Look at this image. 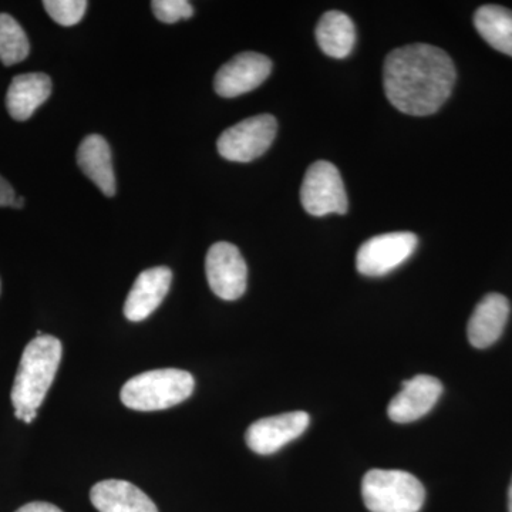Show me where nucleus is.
I'll return each mask as SVG.
<instances>
[{"mask_svg":"<svg viewBox=\"0 0 512 512\" xmlns=\"http://www.w3.org/2000/svg\"><path fill=\"white\" fill-rule=\"evenodd\" d=\"M301 201L305 211L315 217L346 214L348 195L338 168L328 161L313 163L303 180Z\"/></svg>","mask_w":512,"mask_h":512,"instance_id":"6","label":"nucleus"},{"mask_svg":"<svg viewBox=\"0 0 512 512\" xmlns=\"http://www.w3.org/2000/svg\"><path fill=\"white\" fill-rule=\"evenodd\" d=\"M173 282V272L167 266L147 269L137 276L124 303V315L131 322L147 319L163 303Z\"/></svg>","mask_w":512,"mask_h":512,"instance_id":"12","label":"nucleus"},{"mask_svg":"<svg viewBox=\"0 0 512 512\" xmlns=\"http://www.w3.org/2000/svg\"><path fill=\"white\" fill-rule=\"evenodd\" d=\"M272 62L255 52H245L229 60L215 74L214 89L221 97L242 96L252 92L268 79Z\"/></svg>","mask_w":512,"mask_h":512,"instance_id":"10","label":"nucleus"},{"mask_svg":"<svg viewBox=\"0 0 512 512\" xmlns=\"http://www.w3.org/2000/svg\"><path fill=\"white\" fill-rule=\"evenodd\" d=\"M16 195L12 185L0 175V207H12L13 201H15Z\"/></svg>","mask_w":512,"mask_h":512,"instance_id":"22","label":"nucleus"},{"mask_svg":"<svg viewBox=\"0 0 512 512\" xmlns=\"http://www.w3.org/2000/svg\"><path fill=\"white\" fill-rule=\"evenodd\" d=\"M28 35L15 19L0 13V62L5 66L23 62L29 56Z\"/></svg>","mask_w":512,"mask_h":512,"instance_id":"19","label":"nucleus"},{"mask_svg":"<svg viewBox=\"0 0 512 512\" xmlns=\"http://www.w3.org/2000/svg\"><path fill=\"white\" fill-rule=\"evenodd\" d=\"M154 15L163 23H177L181 19H190L194 8L187 0H154L151 3Z\"/></svg>","mask_w":512,"mask_h":512,"instance_id":"21","label":"nucleus"},{"mask_svg":"<svg viewBox=\"0 0 512 512\" xmlns=\"http://www.w3.org/2000/svg\"><path fill=\"white\" fill-rule=\"evenodd\" d=\"M16 512H63L56 505L49 503H42V501H36V503H30L23 505Z\"/></svg>","mask_w":512,"mask_h":512,"instance_id":"23","label":"nucleus"},{"mask_svg":"<svg viewBox=\"0 0 512 512\" xmlns=\"http://www.w3.org/2000/svg\"><path fill=\"white\" fill-rule=\"evenodd\" d=\"M62 353V342L50 335L37 336L23 350L10 393L16 419L28 424L36 419L37 410L55 380Z\"/></svg>","mask_w":512,"mask_h":512,"instance_id":"2","label":"nucleus"},{"mask_svg":"<svg viewBox=\"0 0 512 512\" xmlns=\"http://www.w3.org/2000/svg\"><path fill=\"white\" fill-rule=\"evenodd\" d=\"M474 25L488 45L512 57V10L497 5L481 6L474 15Z\"/></svg>","mask_w":512,"mask_h":512,"instance_id":"18","label":"nucleus"},{"mask_svg":"<svg viewBox=\"0 0 512 512\" xmlns=\"http://www.w3.org/2000/svg\"><path fill=\"white\" fill-rule=\"evenodd\" d=\"M508 511L512 512V481L510 490H508Z\"/></svg>","mask_w":512,"mask_h":512,"instance_id":"25","label":"nucleus"},{"mask_svg":"<svg viewBox=\"0 0 512 512\" xmlns=\"http://www.w3.org/2000/svg\"><path fill=\"white\" fill-rule=\"evenodd\" d=\"M456 77L451 57L424 43L393 50L384 62L387 99L410 116H430L439 111L453 92Z\"/></svg>","mask_w":512,"mask_h":512,"instance_id":"1","label":"nucleus"},{"mask_svg":"<svg viewBox=\"0 0 512 512\" xmlns=\"http://www.w3.org/2000/svg\"><path fill=\"white\" fill-rule=\"evenodd\" d=\"M309 423H311V417L305 412L265 417L248 427L245 440L254 453L269 456L301 437L308 429Z\"/></svg>","mask_w":512,"mask_h":512,"instance_id":"9","label":"nucleus"},{"mask_svg":"<svg viewBox=\"0 0 512 512\" xmlns=\"http://www.w3.org/2000/svg\"><path fill=\"white\" fill-rule=\"evenodd\" d=\"M90 500L99 512H158L146 493L128 481H100L90 491Z\"/></svg>","mask_w":512,"mask_h":512,"instance_id":"14","label":"nucleus"},{"mask_svg":"<svg viewBox=\"0 0 512 512\" xmlns=\"http://www.w3.org/2000/svg\"><path fill=\"white\" fill-rule=\"evenodd\" d=\"M211 291L224 301H237L247 291L248 268L241 252L229 242L212 245L205 261Z\"/></svg>","mask_w":512,"mask_h":512,"instance_id":"8","label":"nucleus"},{"mask_svg":"<svg viewBox=\"0 0 512 512\" xmlns=\"http://www.w3.org/2000/svg\"><path fill=\"white\" fill-rule=\"evenodd\" d=\"M278 123L271 114L251 117L227 128L218 138V153L225 160L249 163L265 154L272 146Z\"/></svg>","mask_w":512,"mask_h":512,"instance_id":"5","label":"nucleus"},{"mask_svg":"<svg viewBox=\"0 0 512 512\" xmlns=\"http://www.w3.org/2000/svg\"><path fill=\"white\" fill-rule=\"evenodd\" d=\"M362 497L372 512H420L426 490L406 471L370 470L363 477Z\"/></svg>","mask_w":512,"mask_h":512,"instance_id":"4","label":"nucleus"},{"mask_svg":"<svg viewBox=\"0 0 512 512\" xmlns=\"http://www.w3.org/2000/svg\"><path fill=\"white\" fill-rule=\"evenodd\" d=\"M77 164L106 197H114L116 177H114L111 150L106 138L99 134L84 138L77 150Z\"/></svg>","mask_w":512,"mask_h":512,"instance_id":"16","label":"nucleus"},{"mask_svg":"<svg viewBox=\"0 0 512 512\" xmlns=\"http://www.w3.org/2000/svg\"><path fill=\"white\" fill-rule=\"evenodd\" d=\"M510 301L500 293H490L481 299L468 320L467 335L477 349L493 346L503 335L510 318Z\"/></svg>","mask_w":512,"mask_h":512,"instance_id":"13","label":"nucleus"},{"mask_svg":"<svg viewBox=\"0 0 512 512\" xmlns=\"http://www.w3.org/2000/svg\"><path fill=\"white\" fill-rule=\"evenodd\" d=\"M43 6L50 18L67 28L77 25L87 10L86 0H46Z\"/></svg>","mask_w":512,"mask_h":512,"instance_id":"20","label":"nucleus"},{"mask_svg":"<svg viewBox=\"0 0 512 512\" xmlns=\"http://www.w3.org/2000/svg\"><path fill=\"white\" fill-rule=\"evenodd\" d=\"M316 39L325 55L333 57V59H345L355 46V25L345 13L332 10V12L325 13L319 20Z\"/></svg>","mask_w":512,"mask_h":512,"instance_id":"17","label":"nucleus"},{"mask_svg":"<svg viewBox=\"0 0 512 512\" xmlns=\"http://www.w3.org/2000/svg\"><path fill=\"white\" fill-rule=\"evenodd\" d=\"M443 384L433 376L419 375L403 382L402 392L396 394L387 414L394 423H412L426 416L439 402Z\"/></svg>","mask_w":512,"mask_h":512,"instance_id":"11","label":"nucleus"},{"mask_svg":"<svg viewBox=\"0 0 512 512\" xmlns=\"http://www.w3.org/2000/svg\"><path fill=\"white\" fill-rule=\"evenodd\" d=\"M52 94V80L45 73L19 74L10 83L6 107L10 117L26 121Z\"/></svg>","mask_w":512,"mask_h":512,"instance_id":"15","label":"nucleus"},{"mask_svg":"<svg viewBox=\"0 0 512 512\" xmlns=\"http://www.w3.org/2000/svg\"><path fill=\"white\" fill-rule=\"evenodd\" d=\"M195 389L191 373L180 369H158L128 380L121 389V402L137 412L170 409L190 399Z\"/></svg>","mask_w":512,"mask_h":512,"instance_id":"3","label":"nucleus"},{"mask_svg":"<svg viewBox=\"0 0 512 512\" xmlns=\"http://www.w3.org/2000/svg\"><path fill=\"white\" fill-rule=\"evenodd\" d=\"M23 205H25V198L19 197V198H15V201H13L12 207L23 208Z\"/></svg>","mask_w":512,"mask_h":512,"instance_id":"24","label":"nucleus"},{"mask_svg":"<svg viewBox=\"0 0 512 512\" xmlns=\"http://www.w3.org/2000/svg\"><path fill=\"white\" fill-rule=\"evenodd\" d=\"M417 244L419 239L413 232H390L370 238L357 251V271L370 278L390 274L413 255Z\"/></svg>","mask_w":512,"mask_h":512,"instance_id":"7","label":"nucleus"}]
</instances>
